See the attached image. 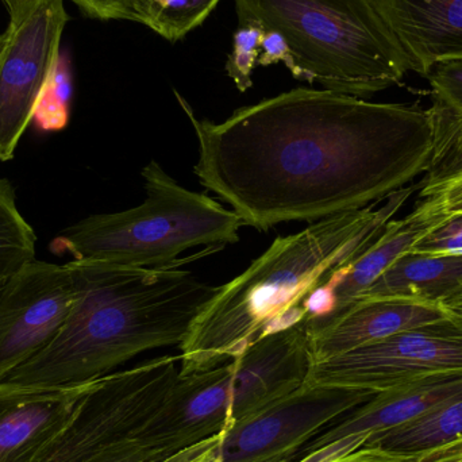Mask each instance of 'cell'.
I'll return each instance as SVG.
<instances>
[{
	"label": "cell",
	"mask_w": 462,
	"mask_h": 462,
	"mask_svg": "<svg viewBox=\"0 0 462 462\" xmlns=\"http://www.w3.org/2000/svg\"><path fill=\"white\" fill-rule=\"evenodd\" d=\"M180 372L179 356H162L91 383L40 462H88L134 439L167 398Z\"/></svg>",
	"instance_id": "6"
},
{
	"label": "cell",
	"mask_w": 462,
	"mask_h": 462,
	"mask_svg": "<svg viewBox=\"0 0 462 462\" xmlns=\"http://www.w3.org/2000/svg\"><path fill=\"white\" fill-rule=\"evenodd\" d=\"M414 72L428 76L447 60L462 59V0H374Z\"/></svg>",
	"instance_id": "16"
},
{
	"label": "cell",
	"mask_w": 462,
	"mask_h": 462,
	"mask_svg": "<svg viewBox=\"0 0 462 462\" xmlns=\"http://www.w3.org/2000/svg\"><path fill=\"white\" fill-rule=\"evenodd\" d=\"M420 462H461L462 461V439L439 448L433 452L426 453L418 458Z\"/></svg>",
	"instance_id": "33"
},
{
	"label": "cell",
	"mask_w": 462,
	"mask_h": 462,
	"mask_svg": "<svg viewBox=\"0 0 462 462\" xmlns=\"http://www.w3.org/2000/svg\"><path fill=\"white\" fill-rule=\"evenodd\" d=\"M2 282H3V280H0V284H2Z\"/></svg>",
	"instance_id": "38"
},
{
	"label": "cell",
	"mask_w": 462,
	"mask_h": 462,
	"mask_svg": "<svg viewBox=\"0 0 462 462\" xmlns=\"http://www.w3.org/2000/svg\"><path fill=\"white\" fill-rule=\"evenodd\" d=\"M282 62L290 69L291 73L295 70L292 51L290 45L282 35L276 32H265L261 40V51L258 57V65L269 67V65Z\"/></svg>",
	"instance_id": "28"
},
{
	"label": "cell",
	"mask_w": 462,
	"mask_h": 462,
	"mask_svg": "<svg viewBox=\"0 0 462 462\" xmlns=\"http://www.w3.org/2000/svg\"><path fill=\"white\" fill-rule=\"evenodd\" d=\"M445 219L428 200H420L409 216L388 222L376 241L357 258L334 266L319 287L301 301V323L310 336L336 323L399 257Z\"/></svg>",
	"instance_id": "12"
},
{
	"label": "cell",
	"mask_w": 462,
	"mask_h": 462,
	"mask_svg": "<svg viewBox=\"0 0 462 462\" xmlns=\"http://www.w3.org/2000/svg\"><path fill=\"white\" fill-rule=\"evenodd\" d=\"M73 95L72 68L61 51L38 100L32 122L40 132L54 133L67 127Z\"/></svg>",
	"instance_id": "23"
},
{
	"label": "cell",
	"mask_w": 462,
	"mask_h": 462,
	"mask_svg": "<svg viewBox=\"0 0 462 462\" xmlns=\"http://www.w3.org/2000/svg\"><path fill=\"white\" fill-rule=\"evenodd\" d=\"M221 0H145L146 24L168 41L200 26Z\"/></svg>",
	"instance_id": "22"
},
{
	"label": "cell",
	"mask_w": 462,
	"mask_h": 462,
	"mask_svg": "<svg viewBox=\"0 0 462 462\" xmlns=\"http://www.w3.org/2000/svg\"><path fill=\"white\" fill-rule=\"evenodd\" d=\"M233 426L273 406L307 384L314 366L303 323L255 339L234 358Z\"/></svg>",
	"instance_id": "13"
},
{
	"label": "cell",
	"mask_w": 462,
	"mask_h": 462,
	"mask_svg": "<svg viewBox=\"0 0 462 462\" xmlns=\"http://www.w3.org/2000/svg\"><path fill=\"white\" fill-rule=\"evenodd\" d=\"M0 56V162L13 159L59 59L64 0H14Z\"/></svg>",
	"instance_id": "7"
},
{
	"label": "cell",
	"mask_w": 462,
	"mask_h": 462,
	"mask_svg": "<svg viewBox=\"0 0 462 462\" xmlns=\"http://www.w3.org/2000/svg\"><path fill=\"white\" fill-rule=\"evenodd\" d=\"M263 32L265 30L255 22H241L234 32L226 72L239 91L245 92L253 86L252 75L258 65Z\"/></svg>",
	"instance_id": "24"
},
{
	"label": "cell",
	"mask_w": 462,
	"mask_h": 462,
	"mask_svg": "<svg viewBox=\"0 0 462 462\" xmlns=\"http://www.w3.org/2000/svg\"><path fill=\"white\" fill-rule=\"evenodd\" d=\"M221 439L222 434H219L159 462H219Z\"/></svg>",
	"instance_id": "29"
},
{
	"label": "cell",
	"mask_w": 462,
	"mask_h": 462,
	"mask_svg": "<svg viewBox=\"0 0 462 462\" xmlns=\"http://www.w3.org/2000/svg\"><path fill=\"white\" fill-rule=\"evenodd\" d=\"M175 95L199 143L200 184L257 230L379 205L433 167V116L417 103L296 88L216 124Z\"/></svg>",
	"instance_id": "1"
},
{
	"label": "cell",
	"mask_w": 462,
	"mask_h": 462,
	"mask_svg": "<svg viewBox=\"0 0 462 462\" xmlns=\"http://www.w3.org/2000/svg\"><path fill=\"white\" fill-rule=\"evenodd\" d=\"M239 23L255 22L284 37L293 78L326 91L368 97L412 70L403 46L374 0H234Z\"/></svg>",
	"instance_id": "4"
},
{
	"label": "cell",
	"mask_w": 462,
	"mask_h": 462,
	"mask_svg": "<svg viewBox=\"0 0 462 462\" xmlns=\"http://www.w3.org/2000/svg\"><path fill=\"white\" fill-rule=\"evenodd\" d=\"M462 462V461H461Z\"/></svg>",
	"instance_id": "39"
},
{
	"label": "cell",
	"mask_w": 462,
	"mask_h": 462,
	"mask_svg": "<svg viewBox=\"0 0 462 462\" xmlns=\"http://www.w3.org/2000/svg\"><path fill=\"white\" fill-rule=\"evenodd\" d=\"M233 360L208 371L179 374L159 409L134 437L159 462L233 426Z\"/></svg>",
	"instance_id": "11"
},
{
	"label": "cell",
	"mask_w": 462,
	"mask_h": 462,
	"mask_svg": "<svg viewBox=\"0 0 462 462\" xmlns=\"http://www.w3.org/2000/svg\"><path fill=\"white\" fill-rule=\"evenodd\" d=\"M420 199L428 200L445 218L462 214V171L445 176H426Z\"/></svg>",
	"instance_id": "25"
},
{
	"label": "cell",
	"mask_w": 462,
	"mask_h": 462,
	"mask_svg": "<svg viewBox=\"0 0 462 462\" xmlns=\"http://www.w3.org/2000/svg\"><path fill=\"white\" fill-rule=\"evenodd\" d=\"M426 78L433 89L436 156L444 159L462 141V59L439 62Z\"/></svg>",
	"instance_id": "20"
},
{
	"label": "cell",
	"mask_w": 462,
	"mask_h": 462,
	"mask_svg": "<svg viewBox=\"0 0 462 462\" xmlns=\"http://www.w3.org/2000/svg\"><path fill=\"white\" fill-rule=\"evenodd\" d=\"M461 306H462V299H461V300H460V301H458V303H457V304H456V306H455V307H453V309H457V307H461Z\"/></svg>",
	"instance_id": "35"
},
{
	"label": "cell",
	"mask_w": 462,
	"mask_h": 462,
	"mask_svg": "<svg viewBox=\"0 0 462 462\" xmlns=\"http://www.w3.org/2000/svg\"><path fill=\"white\" fill-rule=\"evenodd\" d=\"M3 3H5V5H8V3L14 2V0H2Z\"/></svg>",
	"instance_id": "36"
},
{
	"label": "cell",
	"mask_w": 462,
	"mask_h": 462,
	"mask_svg": "<svg viewBox=\"0 0 462 462\" xmlns=\"http://www.w3.org/2000/svg\"><path fill=\"white\" fill-rule=\"evenodd\" d=\"M461 395L462 371L439 372L383 391L318 434L296 461L346 437L372 436L406 425Z\"/></svg>",
	"instance_id": "15"
},
{
	"label": "cell",
	"mask_w": 462,
	"mask_h": 462,
	"mask_svg": "<svg viewBox=\"0 0 462 462\" xmlns=\"http://www.w3.org/2000/svg\"><path fill=\"white\" fill-rule=\"evenodd\" d=\"M91 18L146 24L145 0H72Z\"/></svg>",
	"instance_id": "27"
},
{
	"label": "cell",
	"mask_w": 462,
	"mask_h": 462,
	"mask_svg": "<svg viewBox=\"0 0 462 462\" xmlns=\"http://www.w3.org/2000/svg\"><path fill=\"white\" fill-rule=\"evenodd\" d=\"M374 395L306 384L222 434L219 462H295L312 439Z\"/></svg>",
	"instance_id": "9"
},
{
	"label": "cell",
	"mask_w": 462,
	"mask_h": 462,
	"mask_svg": "<svg viewBox=\"0 0 462 462\" xmlns=\"http://www.w3.org/2000/svg\"><path fill=\"white\" fill-rule=\"evenodd\" d=\"M88 462H149V457L135 439H129L108 448Z\"/></svg>",
	"instance_id": "30"
},
{
	"label": "cell",
	"mask_w": 462,
	"mask_h": 462,
	"mask_svg": "<svg viewBox=\"0 0 462 462\" xmlns=\"http://www.w3.org/2000/svg\"><path fill=\"white\" fill-rule=\"evenodd\" d=\"M34 230L16 208L15 192L7 179H0V280L35 258Z\"/></svg>",
	"instance_id": "21"
},
{
	"label": "cell",
	"mask_w": 462,
	"mask_h": 462,
	"mask_svg": "<svg viewBox=\"0 0 462 462\" xmlns=\"http://www.w3.org/2000/svg\"><path fill=\"white\" fill-rule=\"evenodd\" d=\"M78 295L67 263L27 261L0 284V382L59 333Z\"/></svg>",
	"instance_id": "10"
},
{
	"label": "cell",
	"mask_w": 462,
	"mask_h": 462,
	"mask_svg": "<svg viewBox=\"0 0 462 462\" xmlns=\"http://www.w3.org/2000/svg\"><path fill=\"white\" fill-rule=\"evenodd\" d=\"M330 462H420L414 456L387 452L380 448H360Z\"/></svg>",
	"instance_id": "31"
},
{
	"label": "cell",
	"mask_w": 462,
	"mask_h": 462,
	"mask_svg": "<svg viewBox=\"0 0 462 462\" xmlns=\"http://www.w3.org/2000/svg\"><path fill=\"white\" fill-rule=\"evenodd\" d=\"M450 314L453 310L449 307L412 299H364L330 328L311 337L312 356L315 363H319Z\"/></svg>",
	"instance_id": "17"
},
{
	"label": "cell",
	"mask_w": 462,
	"mask_h": 462,
	"mask_svg": "<svg viewBox=\"0 0 462 462\" xmlns=\"http://www.w3.org/2000/svg\"><path fill=\"white\" fill-rule=\"evenodd\" d=\"M458 171H462V141L441 162L431 167L428 176H445Z\"/></svg>",
	"instance_id": "32"
},
{
	"label": "cell",
	"mask_w": 462,
	"mask_h": 462,
	"mask_svg": "<svg viewBox=\"0 0 462 462\" xmlns=\"http://www.w3.org/2000/svg\"><path fill=\"white\" fill-rule=\"evenodd\" d=\"M146 199L119 213L99 214L62 231L51 250L73 260L129 268H167L187 263L192 247L236 244L244 219L208 195L189 191L152 160L143 170Z\"/></svg>",
	"instance_id": "5"
},
{
	"label": "cell",
	"mask_w": 462,
	"mask_h": 462,
	"mask_svg": "<svg viewBox=\"0 0 462 462\" xmlns=\"http://www.w3.org/2000/svg\"><path fill=\"white\" fill-rule=\"evenodd\" d=\"M462 439V395L423 417L391 429L372 434L364 448H380L387 452L422 457L426 453L447 447Z\"/></svg>",
	"instance_id": "19"
},
{
	"label": "cell",
	"mask_w": 462,
	"mask_h": 462,
	"mask_svg": "<svg viewBox=\"0 0 462 462\" xmlns=\"http://www.w3.org/2000/svg\"><path fill=\"white\" fill-rule=\"evenodd\" d=\"M423 254H462V214L448 217L410 250Z\"/></svg>",
	"instance_id": "26"
},
{
	"label": "cell",
	"mask_w": 462,
	"mask_h": 462,
	"mask_svg": "<svg viewBox=\"0 0 462 462\" xmlns=\"http://www.w3.org/2000/svg\"><path fill=\"white\" fill-rule=\"evenodd\" d=\"M462 371V314L315 363L309 385L379 393L439 372Z\"/></svg>",
	"instance_id": "8"
},
{
	"label": "cell",
	"mask_w": 462,
	"mask_h": 462,
	"mask_svg": "<svg viewBox=\"0 0 462 462\" xmlns=\"http://www.w3.org/2000/svg\"><path fill=\"white\" fill-rule=\"evenodd\" d=\"M423 180L388 198L383 208L339 214L279 236L249 268L221 285L180 345V374L208 371L238 357L250 344L304 318L301 301L341 263L368 249Z\"/></svg>",
	"instance_id": "3"
},
{
	"label": "cell",
	"mask_w": 462,
	"mask_h": 462,
	"mask_svg": "<svg viewBox=\"0 0 462 462\" xmlns=\"http://www.w3.org/2000/svg\"><path fill=\"white\" fill-rule=\"evenodd\" d=\"M452 310H456V311H458V312H460V314H462V306L457 307V309H452Z\"/></svg>",
	"instance_id": "37"
},
{
	"label": "cell",
	"mask_w": 462,
	"mask_h": 462,
	"mask_svg": "<svg viewBox=\"0 0 462 462\" xmlns=\"http://www.w3.org/2000/svg\"><path fill=\"white\" fill-rule=\"evenodd\" d=\"M91 383L40 388L0 382V462H40Z\"/></svg>",
	"instance_id": "14"
},
{
	"label": "cell",
	"mask_w": 462,
	"mask_h": 462,
	"mask_svg": "<svg viewBox=\"0 0 462 462\" xmlns=\"http://www.w3.org/2000/svg\"><path fill=\"white\" fill-rule=\"evenodd\" d=\"M380 298L412 299L453 309L462 299V254L406 253L358 300Z\"/></svg>",
	"instance_id": "18"
},
{
	"label": "cell",
	"mask_w": 462,
	"mask_h": 462,
	"mask_svg": "<svg viewBox=\"0 0 462 462\" xmlns=\"http://www.w3.org/2000/svg\"><path fill=\"white\" fill-rule=\"evenodd\" d=\"M78 295L57 336L3 382L19 387L87 384L141 353L183 344L219 287L179 268L68 263Z\"/></svg>",
	"instance_id": "2"
},
{
	"label": "cell",
	"mask_w": 462,
	"mask_h": 462,
	"mask_svg": "<svg viewBox=\"0 0 462 462\" xmlns=\"http://www.w3.org/2000/svg\"><path fill=\"white\" fill-rule=\"evenodd\" d=\"M5 32H3V34H0V56H2L3 49H5Z\"/></svg>",
	"instance_id": "34"
}]
</instances>
